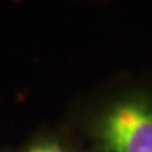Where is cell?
<instances>
[{
	"label": "cell",
	"mask_w": 152,
	"mask_h": 152,
	"mask_svg": "<svg viewBox=\"0 0 152 152\" xmlns=\"http://www.w3.org/2000/svg\"><path fill=\"white\" fill-rule=\"evenodd\" d=\"M23 152H67V151L58 141L45 140V141H39L36 144H33V146H30L28 149L23 151Z\"/></svg>",
	"instance_id": "cell-2"
},
{
	"label": "cell",
	"mask_w": 152,
	"mask_h": 152,
	"mask_svg": "<svg viewBox=\"0 0 152 152\" xmlns=\"http://www.w3.org/2000/svg\"><path fill=\"white\" fill-rule=\"evenodd\" d=\"M102 152H152V102L130 96L110 106L98 124Z\"/></svg>",
	"instance_id": "cell-1"
}]
</instances>
